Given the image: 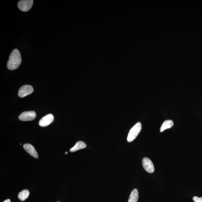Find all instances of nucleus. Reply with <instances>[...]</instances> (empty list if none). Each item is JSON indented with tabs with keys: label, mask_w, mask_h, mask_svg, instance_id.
I'll return each mask as SVG.
<instances>
[{
	"label": "nucleus",
	"mask_w": 202,
	"mask_h": 202,
	"mask_svg": "<svg viewBox=\"0 0 202 202\" xmlns=\"http://www.w3.org/2000/svg\"><path fill=\"white\" fill-rule=\"evenodd\" d=\"M87 145L84 142L82 141H77L73 147L70 149V151L71 152L80 150V149H84L86 147Z\"/></svg>",
	"instance_id": "1a4fd4ad"
},
{
	"label": "nucleus",
	"mask_w": 202,
	"mask_h": 202,
	"mask_svg": "<svg viewBox=\"0 0 202 202\" xmlns=\"http://www.w3.org/2000/svg\"><path fill=\"white\" fill-rule=\"evenodd\" d=\"M34 90V88L30 85H23L19 90V96L21 98H24L32 94Z\"/></svg>",
	"instance_id": "20e7f679"
},
{
	"label": "nucleus",
	"mask_w": 202,
	"mask_h": 202,
	"mask_svg": "<svg viewBox=\"0 0 202 202\" xmlns=\"http://www.w3.org/2000/svg\"><path fill=\"white\" fill-rule=\"evenodd\" d=\"M142 127L141 122H137L132 127L128 134L127 141L129 142H131L137 137L141 130Z\"/></svg>",
	"instance_id": "f03ea898"
},
{
	"label": "nucleus",
	"mask_w": 202,
	"mask_h": 202,
	"mask_svg": "<svg viewBox=\"0 0 202 202\" xmlns=\"http://www.w3.org/2000/svg\"><path fill=\"white\" fill-rule=\"evenodd\" d=\"M36 114L34 111L23 112L19 116V119L23 121H31L36 118Z\"/></svg>",
	"instance_id": "39448f33"
},
{
	"label": "nucleus",
	"mask_w": 202,
	"mask_h": 202,
	"mask_svg": "<svg viewBox=\"0 0 202 202\" xmlns=\"http://www.w3.org/2000/svg\"><path fill=\"white\" fill-rule=\"evenodd\" d=\"M34 2L33 0H22L19 2L17 6L21 11L27 12L32 8Z\"/></svg>",
	"instance_id": "7ed1b4c3"
},
{
	"label": "nucleus",
	"mask_w": 202,
	"mask_h": 202,
	"mask_svg": "<svg viewBox=\"0 0 202 202\" xmlns=\"http://www.w3.org/2000/svg\"><path fill=\"white\" fill-rule=\"evenodd\" d=\"M139 199V192L136 189L133 190L130 195L128 202H137Z\"/></svg>",
	"instance_id": "9d476101"
},
{
	"label": "nucleus",
	"mask_w": 202,
	"mask_h": 202,
	"mask_svg": "<svg viewBox=\"0 0 202 202\" xmlns=\"http://www.w3.org/2000/svg\"><path fill=\"white\" fill-rule=\"evenodd\" d=\"M29 195V192L28 190L24 189L19 194L18 198L21 201H24L28 199Z\"/></svg>",
	"instance_id": "f8f14e48"
},
{
	"label": "nucleus",
	"mask_w": 202,
	"mask_h": 202,
	"mask_svg": "<svg viewBox=\"0 0 202 202\" xmlns=\"http://www.w3.org/2000/svg\"><path fill=\"white\" fill-rule=\"evenodd\" d=\"M3 202H11V200L10 199H8L5 200L3 201Z\"/></svg>",
	"instance_id": "4468645a"
},
{
	"label": "nucleus",
	"mask_w": 202,
	"mask_h": 202,
	"mask_svg": "<svg viewBox=\"0 0 202 202\" xmlns=\"http://www.w3.org/2000/svg\"><path fill=\"white\" fill-rule=\"evenodd\" d=\"M142 165L144 168L147 172L152 173L154 172L155 168L152 162L148 158H144L142 160Z\"/></svg>",
	"instance_id": "423d86ee"
},
{
	"label": "nucleus",
	"mask_w": 202,
	"mask_h": 202,
	"mask_svg": "<svg viewBox=\"0 0 202 202\" xmlns=\"http://www.w3.org/2000/svg\"><path fill=\"white\" fill-rule=\"evenodd\" d=\"M23 147L26 151L31 156L36 158H38V155L37 152L34 147L30 144L27 143L23 145Z\"/></svg>",
	"instance_id": "6e6552de"
},
{
	"label": "nucleus",
	"mask_w": 202,
	"mask_h": 202,
	"mask_svg": "<svg viewBox=\"0 0 202 202\" xmlns=\"http://www.w3.org/2000/svg\"><path fill=\"white\" fill-rule=\"evenodd\" d=\"M21 61L22 59L19 50L17 49L13 50L7 62L8 69L10 70H14L17 69L20 66Z\"/></svg>",
	"instance_id": "f257e3e1"
},
{
	"label": "nucleus",
	"mask_w": 202,
	"mask_h": 202,
	"mask_svg": "<svg viewBox=\"0 0 202 202\" xmlns=\"http://www.w3.org/2000/svg\"><path fill=\"white\" fill-rule=\"evenodd\" d=\"M174 125V122L172 120H168L165 121L161 126L160 132H162L167 129H170Z\"/></svg>",
	"instance_id": "9b49d317"
},
{
	"label": "nucleus",
	"mask_w": 202,
	"mask_h": 202,
	"mask_svg": "<svg viewBox=\"0 0 202 202\" xmlns=\"http://www.w3.org/2000/svg\"><path fill=\"white\" fill-rule=\"evenodd\" d=\"M193 200L194 202H202L201 197L199 198L195 196L193 197Z\"/></svg>",
	"instance_id": "ddd939ff"
},
{
	"label": "nucleus",
	"mask_w": 202,
	"mask_h": 202,
	"mask_svg": "<svg viewBox=\"0 0 202 202\" xmlns=\"http://www.w3.org/2000/svg\"><path fill=\"white\" fill-rule=\"evenodd\" d=\"M67 153H68V152H65V154H67Z\"/></svg>",
	"instance_id": "2eb2a0df"
},
{
	"label": "nucleus",
	"mask_w": 202,
	"mask_h": 202,
	"mask_svg": "<svg viewBox=\"0 0 202 202\" xmlns=\"http://www.w3.org/2000/svg\"><path fill=\"white\" fill-rule=\"evenodd\" d=\"M54 120L53 115L52 114H48L40 119L39 122V125L41 127H46L52 123Z\"/></svg>",
	"instance_id": "0eeeda50"
},
{
	"label": "nucleus",
	"mask_w": 202,
	"mask_h": 202,
	"mask_svg": "<svg viewBox=\"0 0 202 202\" xmlns=\"http://www.w3.org/2000/svg\"></svg>",
	"instance_id": "dca6fc26"
}]
</instances>
